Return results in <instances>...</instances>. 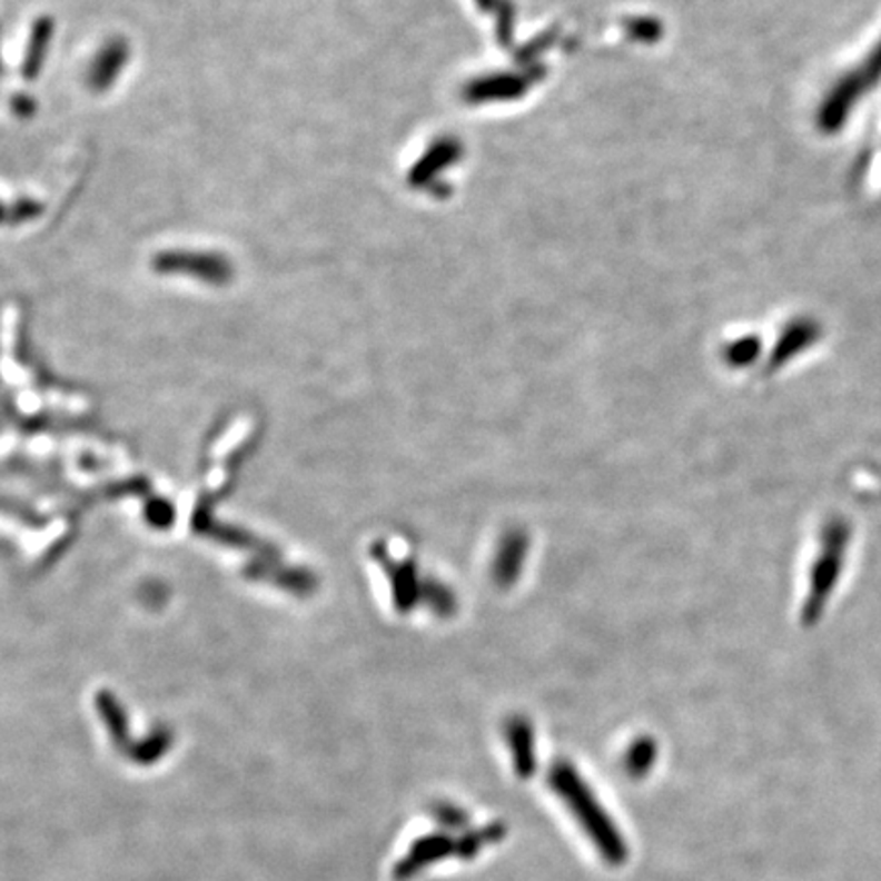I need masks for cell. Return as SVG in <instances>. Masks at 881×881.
I'll return each mask as SVG.
<instances>
[{"label":"cell","instance_id":"obj_1","mask_svg":"<svg viewBox=\"0 0 881 881\" xmlns=\"http://www.w3.org/2000/svg\"><path fill=\"white\" fill-rule=\"evenodd\" d=\"M562 783L563 785H560V788H562V794L565 795L567 802L575 808V812H577L580 820L592 831L594 841L602 847V853L608 857V859H612V861L623 859V841L618 839V834L612 829V824L606 820V816H602V812H600L598 804L594 802V798L586 795L580 782Z\"/></svg>","mask_w":881,"mask_h":881},{"label":"cell","instance_id":"obj_2","mask_svg":"<svg viewBox=\"0 0 881 881\" xmlns=\"http://www.w3.org/2000/svg\"><path fill=\"white\" fill-rule=\"evenodd\" d=\"M156 268L166 274H190L200 280L227 281L231 278V266L225 257L217 254H192V251H170L156 257Z\"/></svg>","mask_w":881,"mask_h":881},{"label":"cell","instance_id":"obj_3","mask_svg":"<svg viewBox=\"0 0 881 881\" xmlns=\"http://www.w3.org/2000/svg\"><path fill=\"white\" fill-rule=\"evenodd\" d=\"M880 78L881 41L878 43V48L869 53L868 61H865V63L839 88V95L834 98V102H831V109H829V115H826V117L831 119V122L839 121V119L843 117L847 107L853 105L857 98L861 97L863 92H868L873 86L878 85Z\"/></svg>","mask_w":881,"mask_h":881},{"label":"cell","instance_id":"obj_4","mask_svg":"<svg viewBox=\"0 0 881 881\" xmlns=\"http://www.w3.org/2000/svg\"><path fill=\"white\" fill-rule=\"evenodd\" d=\"M127 61V46L122 41H110L102 51L98 53L97 61L90 72V82L98 90H105L112 85V80L119 76Z\"/></svg>","mask_w":881,"mask_h":881},{"label":"cell","instance_id":"obj_5","mask_svg":"<svg viewBox=\"0 0 881 881\" xmlns=\"http://www.w3.org/2000/svg\"><path fill=\"white\" fill-rule=\"evenodd\" d=\"M51 33H53L51 21L43 19V21H39L36 24L33 37H31V46H29V51H27V58H24V76H36L39 72L41 61L46 58V48L51 41Z\"/></svg>","mask_w":881,"mask_h":881}]
</instances>
